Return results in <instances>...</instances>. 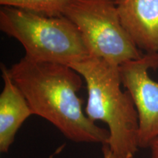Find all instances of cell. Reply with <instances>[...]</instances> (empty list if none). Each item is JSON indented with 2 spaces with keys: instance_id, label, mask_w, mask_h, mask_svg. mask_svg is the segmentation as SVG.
<instances>
[{
  "instance_id": "obj_10",
  "label": "cell",
  "mask_w": 158,
  "mask_h": 158,
  "mask_svg": "<svg viewBox=\"0 0 158 158\" xmlns=\"http://www.w3.org/2000/svg\"><path fill=\"white\" fill-rule=\"evenodd\" d=\"M102 154H103V158H118L114 154L110 151V148L106 143L102 144Z\"/></svg>"
},
{
  "instance_id": "obj_8",
  "label": "cell",
  "mask_w": 158,
  "mask_h": 158,
  "mask_svg": "<svg viewBox=\"0 0 158 158\" xmlns=\"http://www.w3.org/2000/svg\"><path fill=\"white\" fill-rule=\"evenodd\" d=\"M70 0H0L2 6L19 7L47 16L62 15L64 5Z\"/></svg>"
},
{
  "instance_id": "obj_6",
  "label": "cell",
  "mask_w": 158,
  "mask_h": 158,
  "mask_svg": "<svg viewBox=\"0 0 158 158\" xmlns=\"http://www.w3.org/2000/svg\"><path fill=\"white\" fill-rule=\"evenodd\" d=\"M121 22L136 46L158 54V0H116Z\"/></svg>"
},
{
  "instance_id": "obj_7",
  "label": "cell",
  "mask_w": 158,
  "mask_h": 158,
  "mask_svg": "<svg viewBox=\"0 0 158 158\" xmlns=\"http://www.w3.org/2000/svg\"><path fill=\"white\" fill-rule=\"evenodd\" d=\"M1 70L4 86L0 94V152L7 153L18 130L33 113L25 96L13 81L9 68L1 64Z\"/></svg>"
},
{
  "instance_id": "obj_4",
  "label": "cell",
  "mask_w": 158,
  "mask_h": 158,
  "mask_svg": "<svg viewBox=\"0 0 158 158\" xmlns=\"http://www.w3.org/2000/svg\"><path fill=\"white\" fill-rule=\"evenodd\" d=\"M62 15L78 29L90 57L118 67L144 54L122 25L116 0H70Z\"/></svg>"
},
{
  "instance_id": "obj_1",
  "label": "cell",
  "mask_w": 158,
  "mask_h": 158,
  "mask_svg": "<svg viewBox=\"0 0 158 158\" xmlns=\"http://www.w3.org/2000/svg\"><path fill=\"white\" fill-rule=\"evenodd\" d=\"M33 115L51 122L67 138L76 143H107L109 132L88 118L77 93L82 76L70 66L38 62L23 57L9 68Z\"/></svg>"
},
{
  "instance_id": "obj_3",
  "label": "cell",
  "mask_w": 158,
  "mask_h": 158,
  "mask_svg": "<svg viewBox=\"0 0 158 158\" xmlns=\"http://www.w3.org/2000/svg\"><path fill=\"white\" fill-rule=\"evenodd\" d=\"M0 29L16 39L25 56L32 60L70 66L90 57L78 29L63 15L47 16L2 6Z\"/></svg>"
},
{
  "instance_id": "obj_9",
  "label": "cell",
  "mask_w": 158,
  "mask_h": 158,
  "mask_svg": "<svg viewBox=\"0 0 158 158\" xmlns=\"http://www.w3.org/2000/svg\"><path fill=\"white\" fill-rule=\"evenodd\" d=\"M149 148L151 149V158H158V138L152 142Z\"/></svg>"
},
{
  "instance_id": "obj_5",
  "label": "cell",
  "mask_w": 158,
  "mask_h": 158,
  "mask_svg": "<svg viewBox=\"0 0 158 158\" xmlns=\"http://www.w3.org/2000/svg\"><path fill=\"white\" fill-rule=\"evenodd\" d=\"M151 69H158L157 53H144L141 58L118 66L122 86L137 110L139 148L149 147L158 138V82L149 76Z\"/></svg>"
},
{
  "instance_id": "obj_2",
  "label": "cell",
  "mask_w": 158,
  "mask_h": 158,
  "mask_svg": "<svg viewBox=\"0 0 158 158\" xmlns=\"http://www.w3.org/2000/svg\"><path fill=\"white\" fill-rule=\"evenodd\" d=\"M86 83L88 98L85 114L93 122L108 127L106 144L118 158H135L138 147V116L129 92L122 91L118 67L89 57L70 65Z\"/></svg>"
}]
</instances>
